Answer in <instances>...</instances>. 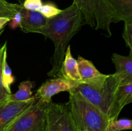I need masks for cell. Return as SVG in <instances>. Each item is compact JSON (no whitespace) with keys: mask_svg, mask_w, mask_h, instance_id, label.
Instances as JSON below:
<instances>
[{"mask_svg":"<svg viewBox=\"0 0 132 131\" xmlns=\"http://www.w3.org/2000/svg\"><path fill=\"white\" fill-rule=\"evenodd\" d=\"M83 19L82 13L74 3L62 10L57 15L48 19L41 34L46 39H50L55 48L52 59V68L48 73L49 77H59L68 44L72 37L80 30Z\"/></svg>","mask_w":132,"mask_h":131,"instance_id":"obj_1","label":"cell"},{"mask_svg":"<svg viewBox=\"0 0 132 131\" xmlns=\"http://www.w3.org/2000/svg\"><path fill=\"white\" fill-rule=\"evenodd\" d=\"M67 103L70 114L78 131H107L111 121L75 90L69 91Z\"/></svg>","mask_w":132,"mask_h":131,"instance_id":"obj_2","label":"cell"},{"mask_svg":"<svg viewBox=\"0 0 132 131\" xmlns=\"http://www.w3.org/2000/svg\"><path fill=\"white\" fill-rule=\"evenodd\" d=\"M120 84L121 80L113 73L107 74L105 79L101 82L94 83H76L72 89L78 92L110 120L115 96Z\"/></svg>","mask_w":132,"mask_h":131,"instance_id":"obj_3","label":"cell"},{"mask_svg":"<svg viewBox=\"0 0 132 131\" xmlns=\"http://www.w3.org/2000/svg\"><path fill=\"white\" fill-rule=\"evenodd\" d=\"M81 12L85 23L97 30L105 32L107 37L112 36L110 24L113 10L107 0H73Z\"/></svg>","mask_w":132,"mask_h":131,"instance_id":"obj_4","label":"cell"},{"mask_svg":"<svg viewBox=\"0 0 132 131\" xmlns=\"http://www.w3.org/2000/svg\"><path fill=\"white\" fill-rule=\"evenodd\" d=\"M50 104L37 98L5 131H46L47 110Z\"/></svg>","mask_w":132,"mask_h":131,"instance_id":"obj_5","label":"cell"},{"mask_svg":"<svg viewBox=\"0 0 132 131\" xmlns=\"http://www.w3.org/2000/svg\"><path fill=\"white\" fill-rule=\"evenodd\" d=\"M46 131H78L72 120L67 104L51 102L49 104Z\"/></svg>","mask_w":132,"mask_h":131,"instance_id":"obj_6","label":"cell"},{"mask_svg":"<svg viewBox=\"0 0 132 131\" xmlns=\"http://www.w3.org/2000/svg\"><path fill=\"white\" fill-rule=\"evenodd\" d=\"M33 96L25 101H13L8 100L0 104V131H5L16 118L36 101Z\"/></svg>","mask_w":132,"mask_h":131,"instance_id":"obj_7","label":"cell"},{"mask_svg":"<svg viewBox=\"0 0 132 131\" xmlns=\"http://www.w3.org/2000/svg\"><path fill=\"white\" fill-rule=\"evenodd\" d=\"M76 83L61 77L48 79L37 89L34 96L45 102L51 103L52 96L61 92H69L74 87Z\"/></svg>","mask_w":132,"mask_h":131,"instance_id":"obj_8","label":"cell"},{"mask_svg":"<svg viewBox=\"0 0 132 131\" xmlns=\"http://www.w3.org/2000/svg\"><path fill=\"white\" fill-rule=\"evenodd\" d=\"M22 21L20 28L24 33H37L41 34L48 23V19L38 11L29 10L24 8L22 5L20 10Z\"/></svg>","mask_w":132,"mask_h":131,"instance_id":"obj_9","label":"cell"},{"mask_svg":"<svg viewBox=\"0 0 132 131\" xmlns=\"http://www.w3.org/2000/svg\"><path fill=\"white\" fill-rule=\"evenodd\" d=\"M132 101V82L120 84L116 91L114 101L110 114V121L117 119L120 113L128 104Z\"/></svg>","mask_w":132,"mask_h":131,"instance_id":"obj_10","label":"cell"},{"mask_svg":"<svg viewBox=\"0 0 132 131\" xmlns=\"http://www.w3.org/2000/svg\"><path fill=\"white\" fill-rule=\"evenodd\" d=\"M79 73L81 77V82L83 83H94L104 80L107 74L101 73L95 67L92 62L81 56L77 59Z\"/></svg>","mask_w":132,"mask_h":131,"instance_id":"obj_11","label":"cell"},{"mask_svg":"<svg viewBox=\"0 0 132 131\" xmlns=\"http://www.w3.org/2000/svg\"><path fill=\"white\" fill-rule=\"evenodd\" d=\"M112 60L116 67L114 73L121 80V84L132 82V51L128 56L113 53Z\"/></svg>","mask_w":132,"mask_h":131,"instance_id":"obj_12","label":"cell"},{"mask_svg":"<svg viewBox=\"0 0 132 131\" xmlns=\"http://www.w3.org/2000/svg\"><path fill=\"white\" fill-rule=\"evenodd\" d=\"M59 77L73 82H81V79L79 73L77 60L72 57L69 45L66 50L64 60L59 72Z\"/></svg>","mask_w":132,"mask_h":131,"instance_id":"obj_13","label":"cell"},{"mask_svg":"<svg viewBox=\"0 0 132 131\" xmlns=\"http://www.w3.org/2000/svg\"><path fill=\"white\" fill-rule=\"evenodd\" d=\"M113 10L112 22L132 23V0H107Z\"/></svg>","mask_w":132,"mask_h":131,"instance_id":"obj_14","label":"cell"},{"mask_svg":"<svg viewBox=\"0 0 132 131\" xmlns=\"http://www.w3.org/2000/svg\"><path fill=\"white\" fill-rule=\"evenodd\" d=\"M35 86V83L30 80H26L19 83L18 91L9 96V100L13 101H25L32 98V89Z\"/></svg>","mask_w":132,"mask_h":131,"instance_id":"obj_15","label":"cell"},{"mask_svg":"<svg viewBox=\"0 0 132 131\" xmlns=\"http://www.w3.org/2000/svg\"><path fill=\"white\" fill-rule=\"evenodd\" d=\"M6 58H7V46H6V42H5L2 46H0V104L9 100V96L11 95L7 92L3 84L2 71L4 61Z\"/></svg>","mask_w":132,"mask_h":131,"instance_id":"obj_16","label":"cell"},{"mask_svg":"<svg viewBox=\"0 0 132 131\" xmlns=\"http://www.w3.org/2000/svg\"><path fill=\"white\" fill-rule=\"evenodd\" d=\"M22 4H14L5 0H0V17L11 19L19 11Z\"/></svg>","mask_w":132,"mask_h":131,"instance_id":"obj_17","label":"cell"},{"mask_svg":"<svg viewBox=\"0 0 132 131\" xmlns=\"http://www.w3.org/2000/svg\"><path fill=\"white\" fill-rule=\"evenodd\" d=\"M2 77H3V84L5 89L9 93H11L10 86L15 82V78L13 76L12 69L7 63V58L4 61L3 68L2 71Z\"/></svg>","mask_w":132,"mask_h":131,"instance_id":"obj_18","label":"cell"},{"mask_svg":"<svg viewBox=\"0 0 132 131\" xmlns=\"http://www.w3.org/2000/svg\"><path fill=\"white\" fill-rule=\"evenodd\" d=\"M37 11L43 15L47 19H50L56 16L61 12L62 10L59 9L54 3L51 2L43 4L42 6L38 9Z\"/></svg>","mask_w":132,"mask_h":131,"instance_id":"obj_19","label":"cell"},{"mask_svg":"<svg viewBox=\"0 0 132 131\" xmlns=\"http://www.w3.org/2000/svg\"><path fill=\"white\" fill-rule=\"evenodd\" d=\"M112 131H122L131 130L132 128V121L129 119H120L110 121L109 125Z\"/></svg>","mask_w":132,"mask_h":131,"instance_id":"obj_20","label":"cell"},{"mask_svg":"<svg viewBox=\"0 0 132 131\" xmlns=\"http://www.w3.org/2000/svg\"><path fill=\"white\" fill-rule=\"evenodd\" d=\"M122 38L125 40L126 46L132 51V23H125Z\"/></svg>","mask_w":132,"mask_h":131,"instance_id":"obj_21","label":"cell"},{"mask_svg":"<svg viewBox=\"0 0 132 131\" xmlns=\"http://www.w3.org/2000/svg\"><path fill=\"white\" fill-rule=\"evenodd\" d=\"M24 8L29 10L37 11L38 9L42 6V0H24L23 4Z\"/></svg>","mask_w":132,"mask_h":131,"instance_id":"obj_22","label":"cell"},{"mask_svg":"<svg viewBox=\"0 0 132 131\" xmlns=\"http://www.w3.org/2000/svg\"><path fill=\"white\" fill-rule=\"evenodd\" d=\"M22 21V15L21 14L20 11L17 12L15 15H14L12 18L10 19V21L9 22V26L11 30L16 29L18 27L20 26L21 23Z\"/></svg>","mask_w":132,"mask_h":131,"instance_id":"obj_23","label":"cell"},{"mask_svg":"<svg viewBox=\"0 0 132 131\" xmlns=\"http://www.w3.org/2000/svg\"><path fill=\"white\" fill-rule=\"evenodd\" d=\"M10 21V19L6 17H0V30L3 29L5 26Z\"/></svg>","mask_w":132,"mask_h":131,"instance_id":"obj_24","label":"cell"},{"mask_svg":"<svg viewBox=\"0 0 132 131\" xmlns=\"http://www.w3.org/2000/svg\"><path fill=\"white\" fill-rule=\"evenodd\" d=\"M3 32H4V28H3V29H2V30H0V37H1V35H2V33H3Z\"/></svg>","mask_w":132,"mask_h":131,"instance_id":"obj_25","label":"cell"},{"mask_svg":"<svg viewBox=\"0 0 132 131\" xmlns=\"http://www.w3.org/2000/svg\"><path fill=\"white\" fill-rule=\"evenodd\" d=\"M107 131H112V129L110 128V126H108V130H107Z\"/></svg>","mask_w":132,"mask_h":131,"instance_id":"obj_26","label":"cell"}]
</instances>
